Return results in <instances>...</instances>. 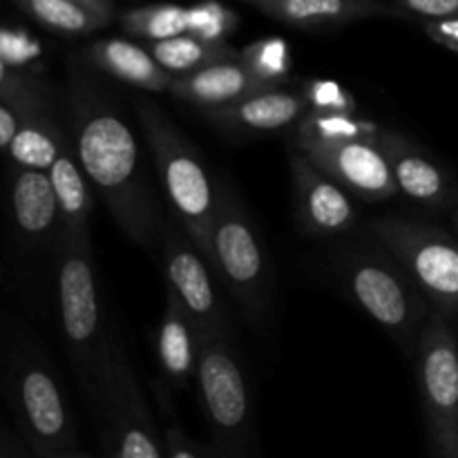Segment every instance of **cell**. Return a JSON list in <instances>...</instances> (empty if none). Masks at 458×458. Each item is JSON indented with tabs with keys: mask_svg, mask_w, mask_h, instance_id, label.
Wrapping results in <instances>:
<instances>
[{
	"mask_svg": "<svg viewBox=\"0 0 458 458\" xmlns=\"http://www.w3.org/2000/svg\"><path fill=\"white\" fill-rule=\"evenodd\" d=\"M67 106L70 139L85 177L121 231L134 244L150 249L164 231L132 128L79 65L70 70Z\"/></svg>",
	"mask_w": 458,
	"mask_h": 458,
	"instance_id": "6da1fadb",
	"label": "cell"
},
{
	"mask_svg": "<svg viewBox=\"0 0 458 458\" xmlns=\"http://www.w3.org/2000/svg\"><path fill=\"white\" fill-rule=\"evenodd\" d=\"M56 300L63 343L85 401L98 420L106 416L112 378V338L103 329L92 244H56Z\"/></svg>",
	"mask_w": 458,
	"mask_h": 458,
	"instance_id": "7a4b0ae2",
	"label": "cell"
},
{
	"mask_svg": "<svg viewBox=\"0 0 458 458\" xmlns=\"http://www.w3.org/2000/svg\"><path fill=\"white\" fill-rule=\"evenodd\" d=\"M134 106L165 201L186 235L208 259L219 182L210 177L201 152L155 101L137 98Z\"/></svg>",
	"mask_w": 458,
	"mask_h": 458,
	"instance_id": "3957f363",
	"label": "cell"
},
{
	"mask_svg": "<svg viewBox=\"0 0 458 458\" xmlns=\"http://www.w3.org/2000/svg\"><path fill=\"white\" fill-rule=\"evenodd\" d=\"M4 392L31 454L58 458L76 450L74 416L61 380L38 344L18 331L4 340Z\"/></svg>",
	"mask_w": 458,
	"mask_h": 458,
	"instance_id": "277c9868",
	"label": "cell"
},
{
	"mask_svg": "<svg viewBox=\"0 0 458 458\" xmlns=\"http://www.w3.org/2000/svg\"><path fill=\"white\" fill-rule=\"evenodd\" d=\"M335 267L353 302L414 360L432 309L405 268L385 249L371 246H352Z\"/></svg>",
	"mask_w": 458,
	"mask_h": 458,
	"instance_id": "5b68a950",
	"label": "cell"
},
{
	"mask_svg": "<svg viewBox=\"0 0 458 458\" xmlns=\"http://www.w3.org/2000/svg\"><path fill=\"white\" fill-rule=\"evenodd\" d=\"M208 264L249 322L267 320L273 307V268L250 213L228 179H219Z\"/></svg>",
	"mask_w": 458,
	"mask_h": 458,
	"instance_id": "8992f818",
	"label": "cell"
},
{
	"mask_svg": "<svg viewBox=\"0 0 458 458\" xmlns=\"http://www.w3.org/2000/svg\"><path fill=\"white\" fill-rule=\"evenodd\" d=\"M197 387L219 458H253V403L233 334L199 335Z\"/></svg>",
	"mask_w": 458,
	"mask_h": 458,
	"instance_id": "52a82bcc",
	"label": "cell"
},
{
	"mask_svg": "<svg viewBox=\"0 0 458 458\" xmlns=\"http://www.w3.org/2000/svg\"><path fill=\"white\" fill-rule=\"evenodd\" d=\"M369 233L405 268L432 311L458 318V242L450 233L405 217L376 219Z\"/></svg>",
	"mask_w": 458,
	"mask_h": 458,
	"instance_id": "ba28073f",
	"label": "cell"
},
{
	"mask_svg": "<svg viewBox=\"0 0 458 458\" xmlns=\"http://www.w3.org/2000/svg\"><path fill=\"white\" fill-rule=\"evenodd\" d=\"M414 362L432 458H458V340L445 316L429 313Z\"/></svg>",
	"mask_w": 458,
	"mask_h": 458,
	"instance_id": "9c48e42d",
	"label": "cell"
},
{
	"mask_svg": "<svg viewBox=\"0 0 458 458\" xmlns=\"http://www.w3.org/2000/svg\"><path fill=\"white\" fill-rule=\"evenodd\" d=\"M164 276L165 293L173 295L195 325L197 334H233L226 307L217 293L210 264L195 242L179 226L164 228Z\"/></svg>",
	"mask_w": 458,
	"mask_h": 458,
	"instance_id": "30bf717a",
	"label": "cell"
},
{
	"mask_svg": "<svg viewBox=\"0 0 458 458\" xmlns=\"http://www.w3.org/2000/svg\"><path fill=\"white\" fill-rule=\"evenodd\" d=\"M103 423L110 432L114 458H165L164 441L119 338H112V378Z\"/></svg>",
	"mask_w": 458,
	"mask_h": 458,
	"instance_id": "8fae6325",
	"label": "cell"
},
{
	"mask_svg": "<svg viewBox=\"0 0 458 458\" xmlns=\"http://www.w3.org/2000/svg\"><path fill=\"white\" fill-rule=\"evenodd\" d=\"M298 228L309 237H338L358 224V206L347 188L318 168L302 152L289 159Z\"/></svg>",
	"mask_w": 458,
	"mask_h": 458,
	"instance_id": "7c38bea8",
	"label": "cell"
},
{
	"mask_svg": "<svg viewBox=\"0 0 458 458\" xmlns=\"http://www.w3.org/2000/svg\"><path fill=\"white\" fill-rule=\"evenodd\" d=\"M298 152L309 157L318 168L325 170L358 199L387 201L398 195L392 165L380 146V139L311 143L300 146Z\"/></svg>",
	"mask_w": 458,
	"mask_h": 458,
	"instance_id": "4fadbf2b",
	"label": "cell"
},
{
	"mask_svg": "<svg viewBox=\"0 0 458 458\" xmlns=\"http://www.w3.org/2000/svg\"><path fill=\"white\" fill-rule=\"evenodd\" d=\"M380 146L392 165L398 195H405L423 208H447L454 204L450 174L423 148L392 130H385Z\"/></svg>",
	"mask_w": 458,
	"mask_h": 458,
	"instance_id": "5bb4252c",
	"label": "cell"
},
{
	"mask_svg": "<svg viewBox=\"0 0 458 458\" xmlns=\"http://www.w3.org/2000/svg\"><path fill=\"white\" fill-rule=\"evenodd\" d=\"M298 30H335L371 18H401L403 12L385 0H240Z\"/></svg>",
	"mask_w": 458,
	"mask_h": 458,
	"instance_id": "9a60e30c",
	"label": "cell"
},
{
	"mask_svg": "<svg viewBox=\"0 0 458 458\" xmlns=\"http://www.w3.org/2000/svg\"><path fill=\"white\" fill-rule=\"evenodd\" d=\"M307 110L309 103L302 92L273 88L242 98L233 106L206 112V119L226 132L264 134L300 123L309 114Z\"/></svg>",
	"mask_w": 458,
	"mask_h": 458,
	"instance_id": "2e32d148",
	"label": "cell"
},
{
	"mask_svg": "<svg viewBox=\"0 0 458 458\" xmlns=\"http://www.w3.org/2000/svg\"><path fill=\"white\" fill-rule=\"evenodd\" d=\"M273 88L276 85H268L267 81L253 74V70L246 67L242 58H235V61L217 63V65L195 72V74L174 79L168 92L174 98H182V101L199 107L206 114V112L233 106L242 98Z\"/></svg>",
	"mask_w": 458,
	"mask_h": 458,
	"instance_id": "e0dca14e",
	"label": "cell"
},
{
	"mask_svg": "<svg viewBox=\"0 0 458 458\" xmlns=\"http://www.w3.org/2000/svg\"><path fill=\"white\" fill-rule=\"evenodd\" d=\"M12 217L16 233L34 246L61 240V210L47 173L13 170Z\"/></svg>",
	"mask_w": 458,
	"mask_h": 458,
	"instance_id": "ac0fdd59",
	"label": "cell"
},
{
	"mask_svg": "<svg viewBox=\"0 0 458 458\" xmlns=\"http://www.w3.org/2000/svg\"><path fill=\"white\" fill-rule=\"evenodd\" d=\"M47 174L61 210V240L70 244H92L89 219L97 192L81 168L72 139H67L61 157Z\"/></svg>",
	"mask_w": 458,
	"mask_h": 458,
	"instance_id": "d6986e66",
	"label": "cell"
},
{
	"mask_svg": "<svg viewBox=\"0 0 458 458\" xmlns=\"http://www.w3.org/2000/svg\"><path fill=\"white\" fill-rule=\"evenodd\" d=\"M157 358L170 385L183 389L197 376L199 360V334L182 304L165 293L164 316L157 329Z\"/></svg>",
	"mask_w": 458,
	"mask_h": 458,
	"instance_id": "ffe728a7",
	"label": "cell"
},
{
	"mask_svg": "<svg viewBox=\"0 0 458 458\" xmlns=\"http://www.w3.org/2000/svg\"><path fill=\"white\" fill-rule=\"evenodd\" d=\"M88 58L106 74L146 92H165L173 76L152 58L148 47L125 38H101L88 47Z\"/></svg>",
	"mask_w": 458,
	"mask_h": 458,
	"instance_id": "44dd1931",
	"label": "cell"
},
{
	"mask_svg": "<svg viewBox=\"0 0 458 458\" xmlns=\"http://www.w3.org/2000/svg\"><path fill=\"white\" fill-rule=\"evenodd\" d=\"M52 107V89L34 70L0 63V148L7 150L21 125Z\"/></svg>",
	"mask_w": 458,
	"mask_h": 458,
	"instance_id": "7402d4cb",
	"label": "cell"
},
{
	"mask_svg": "<svg viewBox=\"0 0 458 458\" xmlns=\"http://www.w3.org/2000/svg\"><path fill=\"white\" fill-rule=\"evenodd\" d=\"M70 132L61 128L52 107L36 112L21 125L13 141L9 143L7 159L16 170L49 173L65 148Z\"/></svg>",
	"mask_w": 458,
	"mask_h": 458,
	"instance_id": "603a6c76",
	"label": "cell"
},
{
	"mask_svg": "<svg viewBox=\"0 0 458 458\" xmlns=\"http://www.w3.org/2000/svg\"><path fill=\"white\" fill-rule=\"evenodd\" d=\"M157 63L168 72L173 79L195 74L204 67L217 65L224 61H235L240 52L226 43H208L192 34L177 36V38L161 40V43L146 45Z\"/></svg>",
	"mask_w": 458,
	"mask_h": 458,
	"instance_id": "cb8c5ba5",
	"label": "cell"
},
{
	"mask_svg": "<svg viewBox=\"0 0 458 458\" xmlns=\"http://www.w3.org/2000/svg\"><path fill=\"white\" fill-rule=\"evenodd\" d=\"M385 130L374 121L344 112H309L295 128V148L311 143H340L380 139Z\"/></svg>",
	"mask_w": 458,
	"mask_h": 458,
	"instance_id": "d4e9b609",
	"label": "cell"
},
{
	"mask_svg": "<svg viewBox=\"0 0 458 458\" xmlns=\"http://www.w3.org/2000/svg\"><path fill=\"white\" fill-rule=\"evenodd\" d=\"M121 30L143 43H161L177 38L191 31V13L182 4H146V7L128 9L119 16Z\"/></svg>",
	"mask_w": 458,
	"mask_h": 458,
	"instance_id": "484cf974",
	"label": "cell"
},
{
	"mask_svg": "<svg viewBox=\"0 0 458 458\" xmlns=\"http://www.w3.org/2000/svg\"><path fill=\"white\" fill-rule=\"evenodd\" d=\"M12 3L45 30L63 36H88L110 25L74 0H12Z\"/></svg>",
	"mask_w": 458,
	"mask_h": 458,
	"instance_id": "4316f807",
	"label": "cell"
},
{
	"mask_svg": "<svg viewBox=\"0 0 458 458\" xmlns=\"http://www.w3.org/2000/svg\"><path fill=\"white\" fill-rule=\"evenodd\" d=\"M242 63L253 70L259 79L267 81L268 85L282 88L291 70V54L289 45L282 38H264L258 43L249 45L240 52Z\"/></svg>",
	"mask_w": 458,
	"mask_h": 458,
	"instance_id": "83f0119b",
	"label": "cell"
},
{
	"mask_svg": "<svg viewBox=\"0 0 458 458\" xmlns=\"http://www.w3.org/2000/svg\"><path fill=\"white\" fill-rule=\"evenodd\" d=\"M188 13H191V31L188 34L208 40V43H226L224 38L237 27L235 13L224 4L215 3V0L192 4Z\"/></svg>",
	"mask_w": 458,
	"mask_h": 458,
	"instance_id": "f1b7e54d",
	"label": "cell"
},
{
	"mask_svg": "<svg viewBox=\"0 0 458 458\" xmlns=\"http://www.w3.org/2000/svg\"><path fill=\"white\" fill-rule=\"evenodd\" d=\"M304 98L309 103L311 112H344V114H356L358 106L356 98L352 97L347 88L338 83V81L329 79H316L309 81L302 89Z\"/></svg>",
	"mask_w": 458,
	"mask_h": 458,
	"instance_id": "f546056e",
	"label": "cell"
},
{
	"mask_svg": "<svg viewBox=\"0 0 458 458\" xmlns=\"http://www.w3.org/2000/svg\"><path fill=\"white\" fill-rule=\"evenodd\" d=\"M36 56H38L36 40H31L25 31H12L9 27H4L3 43H0V63L3 65L30 70V63Z\"/></svg>",
	"mask_w": 458,
	"mask_h": 458,
	"instance_id": "4dcf8cb0",
	"label": "cell"
},
{
	"mask_svg": "<svg viewBox=\"0 0 458 458\" xmlns=\"http://www.w3.org/2000/svg\"><path fill=\"white\" fill-rule=\"evenodd\" d=\"M401 12L425 18V22L458 18V0H396Z\"/></svg>",
	"mask_w": 458,
	"mask_h": 458,
	"instance_id": "1f68e13d",
	"label": "cell"
},
{
	"mask_svg": "<svg viewBox=\"0 0 458 458\" xmlns=\"http://www.w3.org/2000/svg\"><path fill=\"white\" fill-rule=\"evenodd\" d=\"M164 447H165V458H206L201 454L199 447L186 437L182 428L177 425H170L164 434Z\"/></svg>",
	"mask_w": 458,
	"mask_h": 458,
	"instance_id": "d6a6232c",
	"label": "cell"
},
{
	"mask_svg": "<svg viewBox=\"0 0 458 458\" xmlns=\"http://www.w3.org/2000/svg\"><path fill=\"white\" fill-rule=\"evenodd\" d=\"M425 34H428L434 43L443 45V47H447L450 52L458 54V18L425 22Z\"/></svg>",
	"mask_w": 458,
	"mask_h": 458,
	"instance_id": "836d02e7",
	"label": "cell"
},
{
	"mask_svg": "<svg viewBox=\"0 0 458 458\" xmlns=\"http://www.w3.org/2000/svg\"><path fill=\"white\" fill-rule=\"evenodd\" d=\"M74 3L83 4L85 9L97 13V16L103 18L106 22L114 21V3H112V0H74Z\"/></svg>",
	"mask_w": 458,
	"mask_h": 458,
	"instance_id": "e575fe53",
	"label": "cell"
},
{
	"mask_svg": "<svg viewBox=\"0 0 458 458\" xmlns=\"http://www.w3.org/2000/svg\"><path fill=\"white\" fill-rule=\"evenodd\" d=\"M0 454H3L0 458H31L25 452V447H22L9 432L3 434V450H0Z\"/></svg>",
	"mask_w": 458,
	"mask_h": 458,
	"instance_id": "d590c367",
	"label": "cell"
},
{
	"mask_svg": "<svg viewBox=\"0 0 458 458\" xmlns=\"http://www.w3.org/2000/svg\"><path fill=\"white\" fill-rule=\"evenodd\" d=\"M58 458H92V456H88V454H81L79 450H74V452H67V454H63V456H58Z\"/></svg>",
	"mask_w": 458,
	"mask_h": 458,
	"instance_id": "8d00e7d4",
	"label": "cell"
},
{
	"mask_svg": "<svg viewBox=\"0 0 458 458\" xmlns=\"http://www.w3.org/2000/svg\"><path fill=\"white\" fill-rule=\"evenodd\" d=\"M454 226H456V231H458V208L454 210Z\"/></svg>",
	"mask_w": 458,
	"mask_h": 458,
	"instance_id": "74e56055",
	"label": "cell"
},
{
	"mask_svg": "<svg viewBox=\"0 0 458 458\" xmlns=\"http://www.w3.org/2000/svg\"><path fill=\"white\" fill-rule=\"evenodd\" d=\"M107 458H114V456H112V454H110V456H107Z\"/></svg>",
	"mask_w": 458,
	"mask_h": 458,
	"instance_id": "f35d334b",
	"label": "cell"
}]
</instances>
